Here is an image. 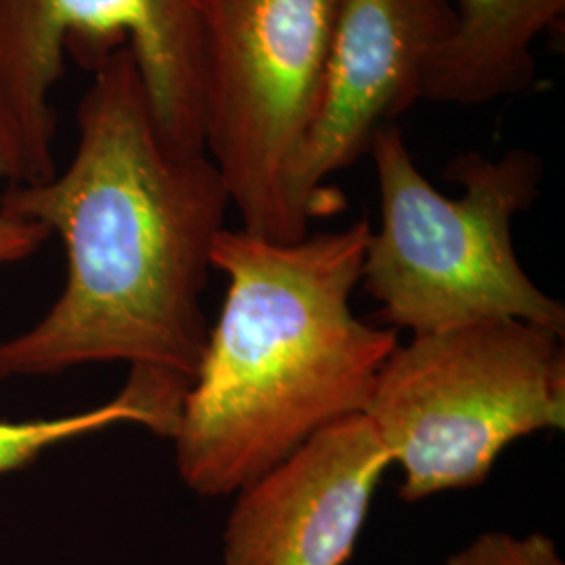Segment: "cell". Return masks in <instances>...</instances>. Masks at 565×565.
<instances>
[{
	"label": "cell",
	"mask_w": 565,
	"mask_h": 565,
	"mask_svg": "<svg viewBox=\"0 0 565 565\" xmlns=\"http://www.w3.org/2000/svg\"><path fill=\"white\" fill-rule=\"evenodd\" d=\"M90 70L70 166L0 203L60 235L67 260L53 308L0 342V382L124 361L126 384L174 431L207 343L202 296L231 198L205 153L166 149L128 44Z\"/></svg>",
	"instance_id": "cell-1"
},
{
	"label": "cell",
	"mask_w": 565,
	"mask_h": 565,
	"mask_svg": "<svg viewBox=\"0 0 565 565\" xmlns=\"http://www.w3.org/2000/svg\"><path fill=\"white\" fill-rule=\"evenodd\" d=\"M366 221L300 242L226 228L212 268L228 279L172 436L182 482L239 492L324 427L363 415L398 331L356 319Z\"/></svg>",
	"instance_id": "cell-2"
},
{
	"label": "cell",
	"mask_w": 565,
	"mask_h": 565,
	"mask_svg": "<svg viewBox=\"0 0 565 565\" xmlns=\"http://www.w3.org/2000/svg\"><path fill=\"white\" fill-rule=\"evenodd\" d=\"M382 226L364 252V291L380 319L413 335L463 324L520 319L565 333L564 303L527 277L513 245V221L536 202L543 162L511 149L497 160L461 153L446 177L463 186L448 198L419 172L396 124L369 145Z\"/></svg>",
	"instance_id": "cell-3"
},
{
	"label": "cell",
	"mask_w": 565,
	"mask_h": 565,
	"mask_svg": "<svg viewBox=\"0 0 565 565\" xmlns=\"http://www.w3.org/2000/svg\"><path fill=\"white\" fill-rule=\"evenodd\" d=\"M564 333L494 319L413 335L385 361L364 417L417 503L484 484L507 446L565 425Z\"/></svg>",
	"instance_id": "cell-4"
},
{
	"label": "cell",
	"mask_w": 565,
	"mask_h": 565,
	"mask_svg": "<svg viewBox=\"0 0 565 565\" xmlns=\"http://www.w3.org/2000/svg\"><path fill=\"white\" fill-rule=\"evenodd\" d=\"M340 0H200L202 126L247 233L308 235L289 172L312 120Z\"/></svg>",
	"instance_id": "cell-5"
},
{
	"label": "cell",
	"mask_w": 565,
	"mask_h": 565,
	"mask_svg": "<svg viewBox=\"0 0 565 565\" xmlns=\"http://www.w3.org/2000/svg\"><path fill=\"white\" fill-rule=\"evenodd\" d=\"M128 44L166 149L200 156V0H0V139L11 184L55 174L51 93L65 53L95 67Z\"/></svg>",
	"instance_id": "cell-6"
},
{
	"label": "cell",
	"mask_w": 565,
	"mask_h": 565,
	"mask_svg": "<svg viewBox=\"0 0 565 565\" xmlns=\"http://www.w3.org/2000/svg\"><path fill=\"white\" fill-rule=\"evenodd\" d=\"M450 7L448 0H340L317 107L289 172L291 207L306 228L345 205L327 179L422 99L425 70L452 30Z\"/></svg>",
	"instance_id": "cell-7"
},
{
	"label": "cell",
	"mask_w": 565,
	"mask_h": 565,
	"mask_svg": "<svg viewBox=\"0 0 565 565\" xmlns=\"http://www.w3.org/2000/svg\"><path fill=\"white\" fill-rule=\"evenodd\" d=\"M392 459L364 415L345 417L235 492L223 565H345Z\"/></svg>",
	"instance_id": "cell-8"
},
{
	"label": "cell",
	"mask_w": 565,
	"mask_h": 565,
	"mask_svg": "<svg viewBox=\"0 0 565 565\" xmlns=\"http://www.w3.org/2000/svg\"><path fill=\"white\" fill-rule=\"evenodd\" d=\"M452 30L425 70L422 99L484 105L534 84L532 46L564 18L565 0H455Z\"/></svg>",
	"instance_id": "cell-9"
},
{
	"label": "cell",
	"mask_w": 565,
	"mask_h": 565,
	"mask_svg": "<svg viewBox=\"0 0 565 565\" xmlns=\"http://www.w3.org/2000/svg\"><path fill=\"white\" fill-rule=\"evenodd\" d=\"M116 424H137L145 427V415L124 392L111 403L82 411L76 415L30 422L0 419V476L20 471L34 463L44 450L53 446Z\"/></svg>",
	"instance_id": "cell-10"
},
{
	"label": "cell",
	"mask_w": 565,
	"mask_h": 565,
	"mask_svg": "<svg viewBox=\"0 0 565 565\" xmlns=\"http://www.w3.org/2000/svg\"><path fill=\"white\" fill-rule=\"evenodd\" d=\"M446 565H565L557 543L543 532H484L455 551Z\"/></svg>",
	"instance_id": "cell-11"
},
{
	"label": "cell",
	"mask_w": 565,
	"mask_h": 565,
	"mask_svg": "<svg viewBox=\"0 0 565 565\" xmlns=\"http://www.w3.org/2000/svg\"><path fill=\"white\" fill-rule=\"evenodd\" d=\"M0 179L11 181V166H9L2 139H0ZM46 237H49V231L42 224L11 216L0 207V268L21 263L28 256L36 254L42 243L46 242Z\"/></svg>",
	"instance_id": "cell-12"
}]
</instances>
